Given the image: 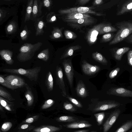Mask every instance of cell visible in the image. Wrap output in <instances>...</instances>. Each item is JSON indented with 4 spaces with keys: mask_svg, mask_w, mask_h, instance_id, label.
I'll return each mask as SVG.
<instances>
[{
    "mask_svg": "<svg viewBox=\"0 0 132 132\" xmlns=\"http://www.w3.org/2000/svg\"><path fill=\"white\" fill-rule=\"evenodd\" d=\"M117 29L115 36L109 43L110 45L117 44L125 40L132 33V21H123L115 25Z\"/></svg>",
    "mask_w": 132,
    "mask_h": 132,
    "instance_id": "6da1fadb",
    "label": "cell"
},
{
    "mask_svg": "<svg viewBox=\"0 0 132 132\" xmlns=\"http://www.w3.org/2000/svg\"><path fill=\"white\" fill-rule=\"evenodd\" d=\"M42 44L41 42L34 44L28 43L24 44L19 49V53L17 56L18 60L20 62H24L31 59Z\"/></svg>",
    "mask_w": 132,
    "mask_h": 132,
    "instance_id": "7a4b0ae2",
    "label": "cell"
},
{
    "mask_svg": "<svg viewBox=\"0 0 132 132\" xmlns=\"http://www.w3.org/2000/svg\"><path fill=\"white\" fill-rule=\"evenodd\" d=\"M41 69L40 67H37L28 69L5 68L3 69L2 71L21 75L26 77L30 81H36L38 79V75Z\"/></svg>",
    "mask_w": 132,
    "mask_h": 132,
    "instance_id": "3957f363",
    "label": "cell"
},
{
    "mask_svg": "<svg viewBox=\"0 0 132 132\" xmlns=\"http://www.w3.org/2000/svg\"><path fill=\"white\" fill-rule=\"evenodd\" d=\"M121 105L120 103L114 100H106L100 102L95 106L93 110V112L105 111L116 108Z\"/></svg>",
    "mask_w": 132,
    "mask_h": 132,
    "instance_id": "277c9868",
    "label": "cell"
},
{
    "mask_svg": "<svg viewBox=\"0 0 132 132\" xmlns=\"http://www.w3.org/2000/svg\"><path fill=\"white\" fill-rule=\"evenodd\" d=\"M90 7H80L71 8L64 10H59V13L62 14H67L73 12H77L82 14L91 13L98 16L104 15V14L98 13L92 10Z\"/></svg>",
    "mask_w": 132,
    "mask_h": 132,
    "instance_id": "5b68a950",
    "label": "cell"
},
{
    "mask_svg": "<svg viewBox=\"0 0 132 132\" xmlns=\"http://www.w3.org/2000/svg\"><path fill=\"white\" fill-rule=\"evenodd\" d=\"M120 112V110L117 109L110 114L103 125V132H108L116 122Z\"/></svg>",
    "mask_w": 132,
    "mask_h": 132,
    "instance_id": "8992f818",
    "label": "cell"
},
{
    "mask_svg": "<svg viewBox=\"0 0 132 132\" xmlns=\"http://www.w3.org/2000/svg\"><path fill=\"white\" fill-rule=\"evenodd\" d=\"M65 72L70 87H72L74 76L73 70L71 60H64L63 62Z\"/></svg>",
    "mask_w": 132,
    "mask_h": 132,
    "instance_id": "52a82bcc",
    "label": "cell"
},
{
    "mask_svg": "<svg viewBox=\"0 0 132 132\" xmlns=\"http://www.w3.org/2000/svg\"><path fill=\"white\" fill-rule=\"evenodd\" d=\"M104 23H101L94 26L88 32L87 39L89 44H94L97 39V37L99 32Z\"/></svg>",
    "mask_w": 132,
    "mask_h": 132,
    "instance_id": "ba28073f",
    "label": "cell"
},
{
    "mask_svg": "<svg viewBox=\"0 0 132 132\" xmlns=\"http://www.w3.org/2000/svg\"><path fill=\"white\" fill-rule=\"evenodd\" d=\"M107 94L122 97H132V91L122 87H113L107 92Z\"/></svg>",
    "mask_w": 132,
    "mask_h": 132,
    "instance_id": "9c48e42d",
    "label": "cell"
},
{
    "mask_svg": "<svg viewBox=\"0 0 132 132\" xmlns=\"http://www.w3.org/2000/svg\"><path fill=\"white\" fill-rule=\"evenodd\" d=\"M132 11V0H124L119 2L116 15H120Z\"/></svg>",
    "mask_w": 132,
    "mask_h": 132,
    "instance_id": "30bf717a",
    "label": "cell"
},
{
    "mask_svg": "<svg viewBox=\"0 0 132 132\" xmlns=\"http://www.w3.org/2000/svg\"><path fill=\"white\" fill-rule=\"evenodd\" d=\"M5 80L12 85L19 88L26 86L27 84L21 77L14 75H10L4 77Z\"/></svg>",
    "mask_w": 132,
    "mask_h": 132,
    "instance_id": "8fae6325",
    "label": "cell"
},
{
    "mask_svg": "<svg viewBox=\"0 0 132 132\" xmlns=\"http://www.w3.org/2000/svg\"><path fill=\"white\" fill-rule=\"evenodd\" d=\"M56 83L62 90V96L65 97L66 96V92L63 80L62 70L60 67L58 66L56 67Z\"/></svg>",
    "mask_w": 132,
    "mask_h": 132,
    "instance_id": "7c38bea8",
    "label": "cell"
},
{
    "mask_svg": "<svg viewBox=\"0 0 132 132\" xmlns=\"http://www.w3.org/2000/svg\"><path fill=\"white\" fill-rule=\"evenodd\" d=\"M82 68L85 74L89 75L96 73L100 69L98 66L91 65L85 61L82 64Z\"/></svg>",
    "mask_w": 132,
    "mask_h": 132,
    "instance_id": "4fadbf2b",
    "label": "cell"
},
{
    "mask_svg": "<svg viewBox=\"0 0 132 132\" xmlns=\"http://www.w3.org/2000/svg\"><path fill=\"white\" fill-rule=\"evenodd\" d=\"M92 125L88 121L81 120L66 124L64 125V127L68 128H79L88 127Z\"/></svg>",
    "mask_w": 132,
    "mask_h": 132,
    "instance_id": "5bb4252c",
    "label": "cell"
},
{
    "mask_svg": "<svg viewBox=\"0 0 132 132\" xmlns=\"http://www.w3.org/2000/svg\"><path fill=\"white\" fill-rule=\"evenodd\" d=\"M44 17L43 15L42 17L37 18L35 21L34 26L36 32L35 35L36 36L42 35L44 32V28L45 22L43 19Z\"/></svg>",
    "mask_w": 132,
    "mask_h": 132,
    "instance_id": "9a60e30c",
    "label": "cell"
},
{
    "mask_svg": "<svg viewBox=\"0 0 132 132\" xmlns=\"http://www.w3.org/2000/svg\"><path fill=\"white\" fill-rule=\"evenodd\" d=\"M13 52L8 50H3L0 51V55L2 59H3L8 64L11 65L14 62L12 59Z\"/></svg>",
    "mask_w": 132,
    "mask_h": 132,
    "instance_id": "2e32d148",
    "label": "cell"
},
{
    "mask_svg": "<svg viewBox=\"0 0 132 132\" xmlns=\"http://www.w3.org/2000/svg\"><path fill=\"white\" fill-rule=\"evenodd\" d=\"M63 20L68 22L76 24H79L81 26H86L94 22L93 19L91 18L78 19H65Z\"/></svg>",
    "mask_w": 132,
    "mask_h": 132,
    "instance_id": "e0dca14e",
    "label": "cell"
},
{
    "mask_svg": "<svg viewBox=\"0 0 132 132\" xmlns=\"http://www.w3.org/2000/svg\"><path fill=\"white\" fill-rule=\"evenodd\" d=\"M130 48L128 47H124L119 48H113L112 53L114 59L118 60H120L123 55L128 51Z\"/></svg>",
    "mask_w": 132,
    "mask_h": 132,
    "instance_id": "ac0fdd59",
    "label": "cell"
},
{
    "mask_svg": "<svg viewBox=\"0 0 132 132\" xmlns=\"http://www.w3.org/2000/svg\"><path fill=\"white\" fill-rule=\"evenodd\" d=\"M61 129V128L52 126L45 125L35 128L34 132H55Z\"/></svg>",
    "mask_w": 132,
    "mask_h": 132,
    "instance_id": "d6986e66",
    "label": "cell"
},
{
    "mask_svg": "<svg viewBox=\"0 0 132 132\" xmlns=\"http://www.w3.org/2000/svg\"><path fill=\"white\" fill-rule=\"evenodd\" d=\"M91 18L89 15L87 14H82L77 12H73L67 14L64 19H78Z\"/></svg>",
    "mask_w": 132,
    "mask_h": 132,
    "instance_id": "ffe728a7",
    "label": "cell"
},
{
    "mask_svg": "<svg viewBox=\"0 0 132 132\" xmlns=\"http://www.w3.org/2000/svg\"><path fill=\"white\" fill-rule=\"evenodd\" d=\"M76 90L77 94L79 97H84L87 95V92L85 86L81 81H79L78 83Z\"/></svg>",
    "mask_w": 132,
    "mask_h": 132,
    "instance_id": "44dd1931",
    "label": "cell"
},
{
    "mask_svg": "<svg viewBox=\"0 0 132 132\" xmlns=\"http://www.w3.org/2000/svg\"><path fill=\"white\" fill-rule=\"evenodd\" d=\"M39 1L34 0L30 19L34 21L38 18Z\"/></svg>",
    "mask_w": 132,
    "mask_h": 132,
    "instance_id": "7402d4cb",
    "label": "cell"
},
{
    "mask_svg": "<svg viewBox=\"0 0 132 132\" xmlns=\"http://www.w3.org/2000/svg\"><path fill=\"white\" fill-rule=\"evenodd\" d=\"M17 28V24L16 22L14 20L12 21H10L6 27V32L8 34H14L16 32Z\"/></svg>",
    "mask_w": 132,
    "mask_h": 132,
    "instance_id": "603a6c76",
    "label": "cell"
},
{
    "mask_svg": "<svg viewBox=\"0 0 132 132\" xmlns=\"http://www.w3.org/2000/svg\"><path fill=\"white\" fill-rule=\"evenodd\" d=\"M33 0L28 1L26 11L24 18V22L29 21L30 19L34 3Z\"/></svg>",
    "mask_w": 132,
    "mask_h": 132,
    "instance_id": "cb8c5ba5",
    "label": "cell"
},
{
    "mask_svg": "<svg viewBox=\"0 0 132 132\" xmlns=\"http://www.w3.org/2000/svg\"><path fill=\"white\" fill-rule=\"evenodd\" d=\"M116 28L113 26L111 24L104 23L102 26L99 32V35L106 33H109L117 31Z\"/></svg>",
    "mask_w": 132,
    "mask_h": 132,
    "instance_id": "d4e9b609",
    "label": "cell"
},
{
    "mask_svg": "<svg viewBox=\"0 0 132 132\" xmlns=\"http://www.w3.org/2000/svg\"><path fill=\"white\" fill-rule=\"evenodd\" d=\"M26 91L25 93V97L27 100V105L31 106L34 102V97L31 88L28 85L26 86Z\"/></svg>",
    "mask_w": 132,
    "mask_h": 132,
    "instance_id": "484cf974",
    "label": "cell"
},
{
    "mask_svg": "<svg viewBox=\"0 0 132 132\" xmlns=\"http://www.w3.org/2000/svg\"><path fill=\"white\" fill-rule=\"evenodd\" d=\"M45 84L48 91H52L53 87V80L51 72L49 71L47 73L45 80Z\"/></svg>",
    "mask_w": 132,
    "mask_h": 132,
    "instance_id": "4316f807",
    "label": "cell"
},
{
    "mask_svg": "<svg viewBox=\"0 0 132 132\" xmlns=\"http://www.w3.org/2000/svg\"><path fill=\"white\" fill-rule=\"evenodd\" d=\"M81 48V47L79 45L71 46L62 55L60 59H62L72 56L75 51L78 50Z\"/></svg>",
    "mask_w": 132,
    "mask_h": 132,
    "instance_id": "83f0119b",
    "label": "cell"
},
{
    "mask_svg": "<svg viewBox=\"0 0 132 132\" xmlns=\"http://www.w3.org/2000/svg\"><path fill=\"white\" fill-rule=\"evenodd\" d=\"M93 59L97 62L104 65H107L108 61L106 59L101 53L95 52L92 54Z\"/></svg>",
    "mask_w": 132,
    "mask_h": 132,
    "instance_id": "f1b7e54d",
    "label": "cell"
},
{
    "mask_svg": "<svg viewBox=\"0 0 132 132\" xmlns=\"http://www.w3.org/2000/svg\"><path fill=\"white\" fill-rule=\"evenodd\" d=\"M132 128V120L127 121L115 132H126Z\"/></svg>",
    "mask_w": 132,
    "mask_h": 132,
    "instance_id": "f546056e",
    "label": "cell"
},
{
    "mask_svg": "<svg viewBox=\"0 0 132 132\" xmlns=\"http://www.w3.org/2000/svg\"><path fill=\"white\" fill-rule=\"evenodd\" d=\"M62 36L61 29L57 28H54L52 32V34L49 36L52 39H59Z\"/></svg>",
    "mask_w": 132,
    "mask_h": 132,
    "instance_id": "4dcf8cb0",
    "label": "cell"
},
{
    "mask_svg": "<svg viewBox=\"0 0 132 132\" xmlns=\"http://www.w3.org/2000/svg\"><path fill=\"white\" fill-rule=\"evenodd\" d=\"M37 57L44 61H47L49 57V51L48 48L42 50L38 55Z\"/></svg>",
    "mask_w": 132,
    "mask_h": 132,
    "instance_id": "1f68e13d",
    "label": "cell"
},
{
    "mask_svg": "<svg viewBox=\"0 0 132 132\" xmlns=\"http://www.w3.org/2000/svg\"><path fill=\"white\" fill-rule=\"evenodd\" d=\"M76 117L70 116H63L57 118L56 120L60 122H71L77 120Z\"/></svg>",
    "mask_w": 132,
    "mask_h": 132,
    "instance_id": "d6a6232c",
    "label": "cell"
},
{
    "mask_svg": "<svg viewBox=\"0 0 132 132\" xmlns=\"http://www.w3.org/2000/svg\"><path fill=\"white\" fill-rule=\"evenodd\" d=\"M0 96L9 101H13L15 100L11 94L1 86L0 87Z\"/></svg>",
    "mask_w": 132,
    "mask_h": 132,
    "instance_id": "836d02e7",
    "label": "cell"
},
{
    "mask_svg": "<svg viewBox=\"0 0 132 132\" xmlns=\"http://www.w3.org/2000/svg\"><path fill=\"white\" fill-rule=\"evenodd\" d=\"M8 101L0 96V105L7 110L11 111L12 109L11 108V103H12Z\"/></svg>",
    "mask_w": 132,
    "mask_h": 132,
    "instance_id": "e575fe53",
    "label": "cell"
},
{
    "mask_svg": "<svg viewBox=\"0 0 132 132\" xmlns=\"http://www.w3.org/2000/svg\"><path fill=\"white\" fill-rule=\"evenodd\" d=\"M0 84L2 85L5 86L7 88L14 89L19 88L17 87L13 86L6 81L2 76H0Z\"/></svg>",
    "mask_w": 132,
    "mask_h": 132,
    "instance_id": "d590c367",
    "label": "cell"
},
{
    "mask_svg": "<svg viewBox=\"0 0 132 132\" xmlns=\"http://www.w3.org/2000/svg\"><path fill=\"white\" fill-rule=\"evenodd\" d=\"M98 126L101 125L103 123L105 116V113L102 112L94 114Z\"/></svg>",
    "mask_w": 132,
    "mask_h": 132,
    "instance_id": "8d00e7d4",
    "label": "cell"
},
{
    "mask_svg": "<svg viewBox=\"0 0 132 132\" xmlns=\"http://www.w3.org/2000/svg\"><path fill=\"white\" fill-rule=\"evenodd\" d=\"M115 35L113 33H108L104 35L102 37L101 41L106 42L110 41L114 37Z\"/></svg>",
    "mask_w": 132,
    "mask_h": 132,
    "instance_id": "74e56055",
    "label": "cell"
},
{
    "mask_svg": "<svg viewBox=\"0 0 132 132\" xmlns=\"http://www.w3.org/2000/svg\"><path fill=\"white\" fill-rule=\"evenodd\" d=\"M29 33V32L28 29L27 25H26L23 30L20 33V36L22 40H27Z\"/></svg>",
    "mask_w": 132,
    "mask_h": 132,
    "instance_id": "f35d334b",
    "label": "cell"
},
{
    "mask_svg": "<svg viewBox=\"0 0 132 132\" xmlns=\"http://www.w3.org/2000/svg\"><path fill=\"white\" fill-rule=\"evenodd\" d=\"M12 126V123L10 122L4 123L2 125L1 130L3 132H6L9 130Z\"/></svg>",
    "mask_w": 132,
    "mask_h": 132,
    "instance_id": "ab89813d",
    "label": "cell"
},
{
    "mask_svg": "<svg viewBox=\"0 0 132 132\" xmlns=\"http://www.w3.org/2000/svg\"><path fill=\"white\" fill-rule=\"evenodd\" d=\"M63 106L65 109L70 112H75L76 110V108L72 104L68 102H64Z\"/></svg>",
    "mask_w": 132,
    "mask_h": 132,
    "instance_id": "60d3db41",
    "label": "cell"
},
{
    "mask_svg": "<svg viewBox=\"0 0 132 132\" xmlns=\"http://www.w3.org/2000/svg\"><path fill=\"white\" fill-rule=\"evenodd\" d=\"M56 19L55 15L54 12H51L47 15L46 20L48 22H53L55 21Z\"/></svg>",
    "mask_w": 132,
    "mask_h": 132,
    "instance_id": "b9f144b4",
    "label": "cell"
},
{
    "mask_svg": "<svg viewBox=\"0 0 132 132\" xmlns=\"http://www.w3.org/2000/svg\"><path fill=\"white\" fill-rule=\"evenodd\" d=\"M54 101L53 100L49 99L46 101L41 107L42 109H44L51 107L54 103Z\"/></svg>",
    "mask_w": 132,
    "mask_h": 132,
    "instance_id": "7bdbcfd3",
    "label": "cell"
},
{
    "mask_svg": "<svg viewBox=\"0 0 132 132\" xmlns=\"http://www.w3.org/2000/svg\"><path fill=\"white\" fill-rule=\"evenodd\" d=\"M64 34L65 38L67 39H73L76 37V35L74 33L68 30L65 31Z\"/></svg>",
    "mask_w": 132,
    "mask_h": 132,
    "instance_id": "ee69618b",
    "label": "cell"
},
{
    "mask_svg": "<svg viewBox=\"0 0 132 132\" xmlns=\"http://www.w3.org/2000/svg\"><path fill=\"white\" fill-rule=\"evenodd\" d=\"M120 69L119 68L117 67L111 71L109 75V78L112 79L115 78L117 76Z\"/></svg>",
    "mask_w": 132,
    "mask_h": 132,
    "instance_id": "f6af8a7d",
    "label": "cell"
},
{
    "mask_svg": "<svg viewBox=\"0 0 132 132\" xmlns=\"http://www.w3.org/2000/svg\"><path fill=\"white\" fill-rule=\"evenodd\" d=\"M43 6L46 7L50 11L52 4V1L51 0H44L42 1Z\"/></svg>",
    "mask_w": 132,
    "mask_h": 132,
    "instance_id": "bcb514c9",
    "label": "cell"
},
{
    "mask_svg": "<svg viewBox=\"0 0 132 132\" xmlns=\"http://www.w3.org/2000/svg\"><path fill=\"white\" fill-rule=\"evenodd\" d=\"M67 97L69 100L76 106L79 108H81L82 107V106L81 104L76 99L68 96H67Z\"/></svg>",
    "mask_w": 132,
    "mask_h": 132,
    "instance_id": "7dc6e473",
    "label": "cell"
},
{
    "mask_svg": "<svg viewBox=\"0 0 132 132\" xmlns=\"http://www.w3.org/2000/svg\"><path fill=\"white\" fill-rule=\"evenodd\" d=\"M38 115H36L32 117H30L24 120L23 122L26 123H32L37 120L39 117Z\"/></svg>",
    "mask_w": 132,
    "mask_h": 132,
    "instance_id": "c3c4849f",
    "label": "cell"
},
{
    "mask_svg": "<svg viewBox=\"0 0 132 132\" xmlns=\"http://www.w3.org/2000/svg\"><path fill=\"white\" fill-rule=\"evenodd\" d=\"M127 59L128 64L132 67V50L128 51L127 54Z\"/></svg>",
    "mask_w": 132,
    "mask_h": 132,
    "instance_id": "681fc988",
    "label": "cell"
},
{
    "mask_svg": "<svg viewBox=\"0 0 132 132\" xmlns=\"http://www.w3.org/2000/svg\"><path fill=\"white\" fill-rule=\"evenodd\" d=\"M7 13L6 11L4 10L1 8L0 9V21L1 22L3 19L4 18Z\"/></svg>",
    "mask_w": 132,
    "mask_h": 132,
    "instance_id": "f907efd6",
    "label": "cell"
},
{
    "mask_svg": "<svg viewBox=\"0 0 132 132\" xmlns=\"http://www.w3.org/2000/svg\"><path fill=\"white\" fill-rule=\"evenodd\" d=\"M125 41L127 43L132 44V34L129 35L125 39Z\"/></svg>",
    "mask_w": 132,
    "mask_h": 132,
    "instance_id": "816d5d0a",
    "label": "cell"
},
{
    "mask_svg": "<svg viewBox=\"0 0 132 132\" xmlns=\"http://www.w3.org/2000/svg\"><path fill=\"white\" fill-rule=\"evenodd\" d=\"M43 6V4L42 1H39V14L38 18L42 14V12L41 9Z\"/></svg>",
    "mask_w": 132,
    "mask_h": 132,
    "instance_id": "f5cc1de1",
    "label": "cell"
},
{
    "mask_svg": "<svg viewBox=\"0 0 132 132\" xmlns=\"http://www.w3.org/2000/svg\"><path fill=\"white\" fill-rule=\"evenodd\" d=\"M90 1V0H79L78 1L80 4L83 5L88 3Z\"/></svg>",
    "mask_w": 132,
    "mask_h": 132,
    "instance_id": "db71d44e",
    "label": "cell"
},
{
    "mask_svg": "<svg viewBox=\"0 0 132 132\" xmlns=\"http://www.w3.org/2000/svg\"><path fill=\"white\" fill-rule=\"evenodd\" d=\"M103 1L102 0H95L94 1V4L95 5H98L102 4Z\"/></svg>",
    "mask_w": 132,
    "mask_h": 132,
    "instance_id": "11a10c76",
    "label": "cell"
},
{
    "mask_svg": "<svg viewBox=\"0 0 132 132\" xmlns=\"http://www.w3.org/2000/svg\"><path fill=\"white\" fill-rule=\"evenodd\" d=\"M29 126V125L27 124H24L22 125L20 127V128L22 129H27Z\"/></svg>",
    "mask_w": 132,
    "mask_h": 132,
    "instance_id": "9f6ffc18",
    "label": "cell"
},
{
    "mask_svg": "<svg viewBox=\"0 0 132 132\" xmlns=\"http://www.w3.org/2000/svg\"><path fill=\"white\" fill-rule=\"evenodd\" d=\"M89 131V129H83L81 130L76 131H73V132H88Z\"/></svg>",
    "mask_w": 132,
    "mask_h": 132,
    "instance_id": "6f0895ef",
    "label": "cell"
},
{
    "mask_svg": "<svg viewBox=\"0 0 132 132\" xmlns=\"http://www.w3.org/2000/svg\"><path fill=\"white\" fill-rule=\"evenodd\" d=\"M0 110L2 112L4 111L3 110V106L1 105H0Z\"/></svg>",
    "mask_w": 132,
    "mask_h": 132,
    "instance_id": "680465c9",
    "label": "cell"
},
{
    "mask_svg": "<svg viewBox=\"0 0 132 132\" xmlns=\"http://www.w3.org/2000/svg\"><path fill=\"white\" fill-rule=\"evenodd\" d=\"M90 132H97L96 131H90Z\"/></svg>",
    "mask_w": 132,
    "mask_h": 132,
    "instance_id": "91938a15",
    "label": "cell"
},
{
    "mask_svg": "<svg viewBox=\"0 0 132 132\" xmlns=\"http://www.w3.org/2000/svg\"><path fill=\"white\" fill-rule=\"evenodd\" d=\"M128 132H132V130H131L130 131H129Z\"/></svg>",
    "mask_w": 132,
    "mask_h": 132,
    "instance_id": "94428289",
    "label": "cell"
},
{
    "mask_svg": "<svg viewBox=\"0 0 132 132\" xmlns=\"http://www.w3.org/2000/svg\"><path fill=\"white\" fill-rule=\"evenodd\" d=\"M0 132H1V130L0 131Z\"/></svg>",
    "mask_w": 132,
    "mask_h": 132,
    "instance_id": "6125c7cd",
    "label": "cell"
}]
</instances>
